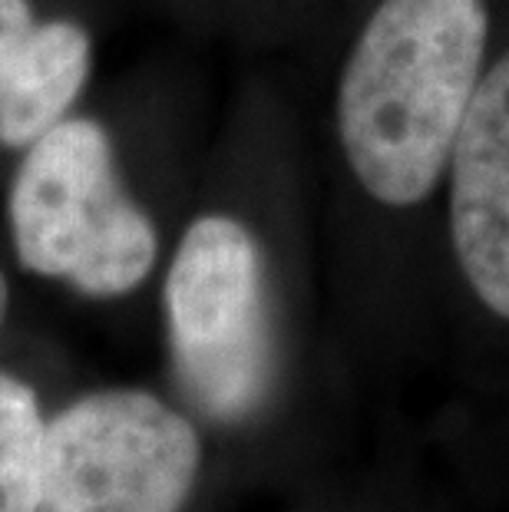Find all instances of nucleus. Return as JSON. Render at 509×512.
<instances>
[{
    "instance_id": "6",
    "label": "nucleus",
    "mask_w": 509,
    "mask_h": 512,
    "mask_svg": "<svg viewBox=\"0 0 509 512\" xmlns=\"http://www.w3.org/2000/svg\"><path fill=\"white\" fill-rule=\"evenodd\" d=\"M90 76V37L37 20L30 0H0V143L27 149L70 116Z\"/></svg>"
},
{
    "instance_id": "5",
    "label": "nucleus",
    "mask_w": 509,
    "mask_h": 512,
    "mask_svg": "<svg viewBox=\"0 0 509 512\" xmlns=\"http://www.w3.org/2000/svg\"><path fill=\"white\" fill-rule=\"evenodd\" d=\"M443 185L460 275L486 311L509 321V50L486 63Z\"/></svg>"
},
{
    "instance_id": "1",
    "label": "nucleus",
    "mask_w": 509,
    "mask_h": 512,
    "mask_svg": "<svg viewBox=\"0 0 509 512\" xmlns=\"http://www.w3.org/2000/svg\"><path fill=\"white\" fill-rule=\"evenodd\" d=\"M486 63V0H377L334 100L344 162L367 199L400 212L437 195Z\"/></svg>"
},
{
    "instance_id": "3",
    "label": "nucleus",
    "mask_w": 509,
    "mask_h": 512,
    "mask_svg": "<svg viewBox=\"0 0 509 512\" xmlns=\"http://www.w3.org/2000/svg\"><path fill=\"white\" fill-rule=\"evenodd\" d=\"M169 337L189 397L215 420L248 417L268 390L262 252L232 215H202L166 278Z\"/></svg>"
},
{
    "instance_id": "4",
    "label": "nucleus",
    "mask_w": 509,
    "mask_h": 512,
    "mask_svg": "<svg viewBox=\"0 0 509 512\" xmlns=\"http://www.w3.org/2000/svg\"><path fill=\"white\" fill-rule=\"evenodd\" d=\"M202 460L196 427L146 390H103L47 420L40 512H179Z\"/></svg>"
},
{
    "instance_id": "7",
    "label": "nucleus",
    "mask_w": 509,
    "mask_h": 512,
    "mask_svg": "<svg viewBox=\"0 0 509 512\" xmlns=\"http://www.w3.org/2000/svg\"><path fill=\"white\" fill-rule=\"evenodd\" d=\"M47 420L24 380L0 374V512H40Z\"/></svg>"
},
{
    "instance_id": "2",
    "label": "nucleus",
    "mask_w": 509,
    "mask_h": 512,
    "mask_svg": "<svg viewBox=\"0 0 509 512\" xmlns=\"http://www.w3.org/2000/svg\"><path fill=\"white\" fill-rule=\"evenodd\" d=\"M7 212L20 265L90 298L133 291L156 265V225L119 182L96 119L67 116L24 149Z\"/></svg>"
},
{
    "instance_id": "8",
    "label": "nucleus",
    "mask_w": 509,
    "mask_h": 512,
    "mask_svg": "<svg viewBox=\"0 0 509 512\" xmlns=\"http://www.w3.org/2000/svg\"><path fill=\"white\" fill-rule=\"evenodd\" d=\"M4 311H7V281L0 275V324H4Z\"/></svg>"
}]
</instances>
